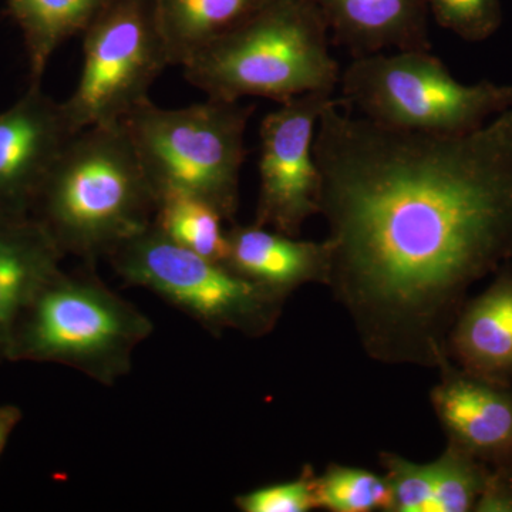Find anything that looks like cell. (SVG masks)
Returning a JSON list of instances; mask_svg holds the SVG:
<instances>
[{
	"label": "cell",
	"mask_w": 512,
	"mask_h": 512,
	"mask_svg": "<svg viewBox=\"0 0 512 512\" xmlns=\"http://www.w3.org/2000/svg\"><path fill=\"white\" fill-rule=\"evenodd\" d=\"M63 252L40 222L0 212V363L30 302L60 271Z\"/></svg>",
	"instance_id": "obj_15"
},
{
	"label": "cell",
	"mask_w": 512,
	"mask_h": 512,
	"mask_svg": "<svg viewBox=\"0 0 512 512\" xmlns=\"http://www.w3.org/2000/svg\"><path fill=\"white\" fill-rule=\"evenodd\" d=\"M427 5L440 28L466 42H484L503 25L501 0H427Z\"/></svg>",
	"instance_id": "obj_21"
},
{
	"label": "cell",
	"mask_w": 512,
	"mask_h": 512,
	"mask_svg": "<svg viewBox=\"0 0 512 512\" xmlns=\"http://www.w3.org/2000/svg\"><path fill=\"white\" fill-rule=\"evenodd\" d=\"M330 40L355 57L431 50L427 0H311Z\"/></svg>",
	"instance_id": "obj_12"
},
{
	"label": "cell",
	"mask_w": 512,
	"mask_h": 512,
	"mask_svg": "<svg viewBox=\"0 0 512 512\" xmlns=\"http://www.w3.org/2000/svg\"><path fill=\"white\" fill-rule=\"evenodd\" d=\"M333 93L302 94L266 114L259 128V195L254 224L298 238L319 214L320 177L313 140Z\"/></svg>",
	"instance_id": "obj_9"
},
{
	"label": "cell",
	"mask_w": 512,
	"mask_h": 512,
	"mask_svg": "<svg viewBox=\"0 0 512 512\" xmlns=\"http://www.w3.org/2000/svg\"><path fill=\"white\" fill-rule=\"evenodd\" d=\"M316 483L318 474L305 466L298 478L238 495L235 505L242 512H311L318 508Z\"/></svg>",
	"instance_id": "obj_23"
},
{
	"label": "cell",
	"mask_w": 512,
	"mask_h": 512,
	"mask_svg": "<svg viewBox=\"0 0 512 512\" xmlns=\"http://www.w3.org/2000/svg\"><path fill=\"white\" fill-rule=\"evenodd\" d=\"M318 508L332 512H393V497L384 476L365 468L330 464L318 476Z\"/></svg>",
	"instance_id": "obj_19"
},
{
	"label": "cell",
	"mask_w": 512,
	"mask_h": 512,
	"mask_svg": "<svg viewBox=\"0 0 512 512\" xmlns=\"http://www.w3.org/2000/svg\"><path fill=\"white\" fill-rule=\"evenodd\" d=\"M171 66H184L212 40L269 0H153Z\"/></svg>",
	"instance_id": "obj_16"
},
{
	"label": "cell",
	"mask_w": 512,
	"mask_h": 512,
	"mask_svg": "<svg viewBox=\"0 0 512 512\" xmlns=\"http://www.w3.org/2000/svg\"><path fill=\"white\" fill-rule=\"evenodd\" d=\"M325 22L311 0H269L184 64L185 79L210 99L264 97L276 103L333 93L338 62Z\"/></svg>",
	"instance_id": "obj_3"
},
{
	"label": "cell",
	"mask_w": 512,
	"mask_h": 512,
	"mask_svg": "<svg viewBox=\"0 0 512 512\" xmlns=\"http://www.w3.org/2000/svg\"><path fill=\"white\" fill-rule=\"evenodd\" d=\"M154 325L97 276L94 265L59 272L33 298L13 330L9 362L57 363L113 386L127 376Z\"/></svg>",
	"instance_id": "obj_4"
},
{
	"label": "cell",
	"mask_w": 512,
	"mask_h": 512,
	"mask_svg": "<svg viewBox=\"0 0 512 512\" xmlns=\"http://www.w3.org/2000/svg\"><path fill=\"white\" fill-rule=\"evenodd\" d=\"M430 467L434 512L474 511L490 467L451 443H447L446 450Z\"/></svg>",
	"instance_id": "obj_20"
},
{
	"label": "cell",
	"mask_w": 512,
	"mask_h": 512,
	"mask_svg": "<svg viewBox=\"0 0 512 512\" xmlns=\"http://www.w3.org/2000/svg\"><path fill=\"white\" fill-rule=\"evenodd\" d=\"M23 419L22 410L15 404L0 406V454L8 446L10 436Z\"/></svg>",
	"instance_id": "obj_25"
},
{
	"label": "cell",
	"mask_w": 512,
	"mask_h": 512,
	"mask_svg": "<svg viewBox=\"0 0 512 512\" xmlns=\"http://www.w3.org/2000/svg\"><path fill=\"white\" fill-rule=\"evenodd\" d=\"M384 478L393 497V512H434L433 473L429 464L399 454H380Z\"/></svg>",
	"instance_id": "obj_22"
},
{
	"label": "cell",
	"mask_w": 512,
	"mask_h": 512,
	"mask_svg": "<svg viewBox=\"0 0 512 512\" xmlns=\"http://www.w3.org/2000/svg\"><path fill=\"white\" fill-rule=\"evenodd\" d=\"M109 0H6L10 18L25 39L30 86H42L50 57L67 39L83 33Z\"/></svg>",
	"instance_id": "obj_17"
},
{
	"label": "cell",
	"mask_w": 512,
	"mask_h": 512,
	"mask_svg": "<svg viewBox=\"0 0 512 512\" xmlns=\"http://www.w3.org/2000/svg\"><path fill=\"white\" fill-rule=\"evenodd\" d=\"M328 288L363 350L439 369L471 286L512 262V109L464 134L382 126L333 97L313 140Z\"/></svg>",
	"instance_id": "obj_1"
},
{
	"label": "cell",
	"mask_w": 512,
	"mask_h": 512,
	"mask_svg": "<svg viewBox=\"0 0 512 512\" xmlns=\"http://www.w3.org/2000/svg\"><path fill=\"white\" fill-rule=\"evenodd\" d=\"M109 261L124 284L156 293L214 336L234 330L264 338L275 329L289 298L181 248L153 224L124 242Z\"/></svg>",
	"instance_id": "obj_7"
},
{
	"label": "cell",
	"mask_w": 512,
	"mask_h": 512,
	"mask_svg": "<svg viewBox=\"0 0 512 512\" xmlns=\"http://www.w3.org/2000/svg\"><path fill=\"white\" fill-rule=\"evenodd\" d=\"M464 303L447 338L448 359L468 375L512 386V262Z\"/></svg>",
	"instance_id": "obj_13"
},
{
	"label": "cell",
	"mask_w": 512,
	"mask_h": 512,
	"mask_svg": "<svg viewBox=\"0 0 512 512\" xmlns=\"http://www.w3.org/2000/svg\"><path fill=\"white\" fill-rule=\"evenodd\" d=\"M254 104L210 99L184 109H160L150 100L121 121L157 201L184 195L235 222L245 131Z\"/></svg>",
	"instance_id": "obj_5"
},
{
	"label": "cell",
	"mask_w": 512,
	"mask_h": 512,
	"mask_svg": "<svg viewBox=\"0 0 512 512\" xmlns=\"http://www.w3.org/2000/svg\"><path fill=\"white\" fill-rule=\"evenodd\" d=\"M474 511L512 512V464L490 467Z\"/></svg>",
	"instance_id": "obj_24"
},
{
	"label": "cell",
	"mask_w": 512,
	"mask_h": 512,
	"mask_svg": "<svg viewBox=\"0 0 512 512\" xmlns=\"http://www.w3.org/2000/svg\"><path fill=\"white\" fill-rule=\"evenodd\" d=\"M157 197L123 123L80 131L40 188L30 217L64 256L94 265L151 227Z\"/></svg>",
	"instance_id": "obj_2"
},
{
	"label": "cell",
	"mask_w": 512,
	"mask_h": 512,
	"mask_svg": "<svg viewBox=\"0 0 512 512\" xmlns=\"http://www.w3.org/2000/svg\"><path fill=\"white\" fill-rule=\"evenodd\" d=\"M224 264L256 284L291 295L308 284H328L329 242L301 241L259 225L232 222Z\"/></svg>",
	"instance_id": "obj_14"
},
{
	"label": "cell",
	"mask_w": 512,
	"mask_h": 512,
	"mask_svg": "<svg viewBox=\"0 0 512 512\" xmlns=\"http://www.w3.org/2000/svg\"><path fill=\"white\" fill-rule=\"evenodd\" d=\"M63 103L50 99L42 86L0 113V212L30 217L40 188L76 136Z\"/></svg>",
	"instance_id": "obj_10"
},
{
	"label": "cell",
	"mask_w": 512,
	"mask_h": 512,
	"mask_svg": "<svg viewBox=\"0 0 512 512\" xmlns=\"http://www.w3.org/2000/svg\"><path fill=\"white\" fill-rule=\"evenodd\" d=\"M222 222L224 218L205 202L167 195L157 201L153 225L181 248L224 264L228 239Z\"/></svg>",
	"instance_id": "obj_18"
},
{
	"label": "cell",
	"mask_w": 512,
	"mask_h": 512,
	"mask_svg": "<svg viewBox=\"0 0 512 512\" xmlns=\"http://www.w3.org/2000/svg\"><path fill=\"white\" fill-rule=\"evenodd\" d=\"M437 370L440 382L430 400L447 443L488 467L512 464V386L468 375L450 359Z\"/></svg>",
	"instance_id": "obj_11"
},
{
	"label": "cell",
	"mask_w": 512,
	"mask_h": 512,
	"mask_svg": "<svg viewBox=\"0 0 512 512\" xmlns=\"http://www.w3.org/2000/svg\"><path fill=\"white\" fill-rule=\"evenodd\" d=\"M83 69L64 101L76 133L121 123L171 66L153 0H109L83 32Z\"/></svg>",
	"instance_id": "obj_8"
},
{
	"label": "cell",
	"mask_w": 512,
	"mask_h": 512,
	"mask_svg": "<svg viewBox=\"0 0 512 512\" xmlns=\"http://www.w3.org/2000/svg\"><path fill=\"white\" fill-rule=\"evenodd\" d=\"M338 86L343 107L414 133H470L512 109L511 84L458 82L431 50L355 57Z\"/></svg>",
	"instance_id": "obj_6"
}]
</instances>
